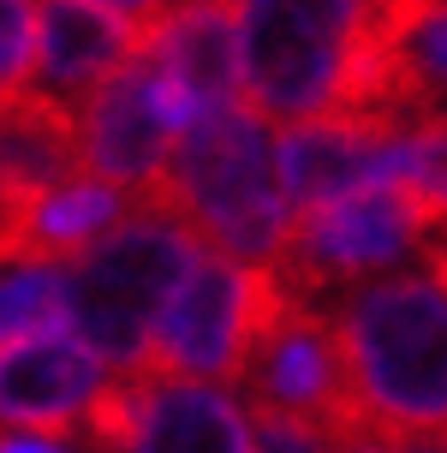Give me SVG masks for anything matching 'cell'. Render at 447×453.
Masks as SVG:
<instances>
[{"label":"cell","mask_w":447,"mask_h":453,"mask_svg":"<svg viewBox=\"0 0 447 453\" xmlns=\"http://www.w3.org/2000/svg\"><path fill=\"white\" fill-rule=\"evenodd\" d=\"M346 394L364 441L447 453V269L376 274L340 293L335 317Z\"/></svg>","instance_id":"cell-1"},{"label":"cell","mask_w":447,"mask_h":453,"mask_svg":"<svg viewBox=\"0 0 447 453\" xmlns=\"http://www.w3.org/2000/svg\"><path fill=\"white\" fill-rule=\"evenodd\" d=\"M150 203L179 215L203 250L268 269L292 226L281 167H274V126L257 119L245 102L197 113L179 132Z\"/></svg>","instance_id":"cell-2"},{"label":"cell","mask_w":447,"mask_h":453,"mask_svg":"<svg viewBox=\"0 0 447 453\" xmlns=\"http://www.w3.org/2000/svg\"><path fill=\"white\" fill-rule=\"evenodd\" d=\"M197 257V233L179 215H167L161 203H132L126 221L60 269V328L113 376H132L150 352L156 317Z\"/></svg>","instance_id":"cell-3"},{"label":"cell","mask_w":447,"mask_h":453,"mask_svg":"<svg viewBox=\"0 0 447 453\" xmlns=\"http://www.w3.org/2000/svg\"><path fill=\"white\" fill-rule=\"evenodd\" d=\"M388 0H233L239 102L268 126L335 113Z\"/></svg>","instance_id":"cell-4"},{"label":"cell","mask_w":447,"mask_h":453,"mask_svg":"<svg viewBox=\"0 0 447 453\" xmlns=\"http://www.w3.org/2000/svg\"><path fill=\"white\" fill-rule=\"evenodd\" d=\"M429 233H435V215L405 185H364L335 203L292 215L268 274L292 304L322 311V298L352 293L376 274H394V263L429 245Z\"/></svg>","instance_id":"cell-5"},{"label":"cell","mask_w":447,"mask_h":453,"mask_svg":"<svg viewBox=\"0 0 447 453\" xmlns=\"http://www.w3.org/2000/svg\"><path fill=\"white\" fill-rule=\"evenodd\" d=\"M281 311V287L268 269L233 263L203 250L191 274L179 280L167 311L156 317L143 376H179V382H245V364L268 317Z\"/></svg>","instance_id":"cell-6"},{"label":"cell","mask_w":447,"mask_h":453,"mask_svg":"<svg viewBox=\"0 0 447 453\" xmlns=\"http://www.w3.org/2000/svg\"><path fill=\"white\" fill-rule=\"evenodd\" d=\"M84 453H250L245 406L215 382L179 376H108L78 424Z\"/></svg>","instance_id":"cell-7"},{"label":"cell","mask_w":447,"mask_h":453,"mask_svg":"<svg viewBox=\"0 0 447 453\" xmlns=\"http://www.w3.org/2000/svg\"><path fill=\"white\" fill-rule=\"evenodd\" d=\"M72 119H78V173L126 191L132 203H150L179 132L197 113L173 84H161L143 60H132L108 84H96L72 108Z\"/></svg>","instance_id":"cell-8"},{"label":"cell","mask_w":447,"mask_h":453,"mask_svg":"<svg viewBox=\"0 0 447 453\" xmlns=\"http://www.w3.org/2000/svg\"><path fill=\"white\" fill-rule=\"evenodd\" d=\"M250 406H274L292 418H311L335 441H364L352 418V394H346V364H340V340L328 311L316 304H292L281 293V311L250 346L245 364Z\"/></svg>","instance_id":"cell-9"},{"label":"cell","mask_w":447,"mask_h":453,"mask_svg":"<svg viewBox=\"0 0 447 453\" xmlns=\"http://www.w3.org/2000/svg\"><path fill=\"white\" fill-rule=\"evenodd\" d=\"M405 137L412 132H394L381 119H358V113H316V119L281 126L274 167H281L287 209L304 215V209L335 203L364 185H400Z\"/></svg>","instance_id":"cell-10"},{"label":"cell","mask_w":447,"mask_h":453,"mask_svg":"<svg viewBox=\"0 0 447 453\" xmlns=\"http://www.w3.org/2000/svg\"><path fill=\"white\" fill-rule=\"evenodd\" d=\"M108 388V364L84 352L66 328H36L0 346V430L78 435Z\"/></svg>","instance_id":"cell-11"},{"label":"cell","mask_w":447,"mask_h":453,"mask_svg":"<svg viewBox=\"0 0 447 453\" xmlns=\"http://www.w3.org/2000/svg\"><path fill=\"white\" fill-rule=\"evenodd\" d=\"M137 60L173 84L191 113H215L239 102V19L233 0H173L143 24Z\"/></svg>","instance_id":"cell-12"},{"label":"cell","mask_w":447,"mask_h":453,"mask_svg":"<svg viewBox=\"0 0 447 453\" xmlns=\"http://www.w3.org/2000/svg\"><path fill=\"white\" fill-rule=\"evenodd\" d=\"M143 30L113 12H96L84 0H36V72L30 90L78 108L96 84H108L119 66H132Z\"/></svg>","instance_id":"cell-13"},{"label":"cell","mask_w":447,"mask_h":453,"mask_svg":"<svg viewBox=\"0 0 447 453\" xmlns=\"http://www.w3.org/2000/svg\"><path fill=\"white\" fill-rule=\"evenodd\" d=\"M78 173V119L66 102L24 90L0 102V203H24Z\"/></svg>","instance_id":"cell-14"},{"label":"cell","mask_w":447,"mask_h":453,"mask_svg":"<svg viewBox=\"0 0 447 453\" xmlns=\"http://www.w3.org/2000/svg\"><path fill=\"white\" fill-rule=\"evenodd\" d=\"M36 328H60V269L54 263H6L0 269V346Z\"/></svg>","instance_id":"cell-15"},{"label":"cell","mask_w":447,"mask_h":453,"mask_svg":"<svg viewBox=\"0 0 447 453\" xmlns=\"http://www.w3.org/2000/svg\"><path fill=\"white\" fill-rule=\"evenodd\" d=\"M400 185L429 209V215H435V226H447V113L405 137Z\"/></svg>","instance_id":"cell-16"},{"label":"cell","mask_w":447,"mask_h":453,"mask_svg":"<svg viewBox=\"0 0 447 453\" xmlns=\"http://www.w3.org/2000/svg\"><path fill=\"white\" fill-rule=\"evenodd\" d=\"M36 72V0H0V102L30 90Z\"/></svg>","instance_id":"cell-17"},{"label":"cell","mask_w":447,"mask_h":453,"mask_svg":"<svg viewBox=\"0 0 447 453\" xmlns=\"http://www.w3.org/2000/svg\"><path fill=\"white\" fill-rule=\"evenodd\" d=\"M245 424H250V453H335L340 448L322 424L274 411V406H245Z\"/></svg>","instance_id":"cell-18"},{"label":"cell","mask_w":447,"mask_h":453,"mask_svg":"<svg viewBox=\"0 0 447 453\" xmlns=\"http://www.w3.org/2000/svg\"><path fill=\"white\" fill-rule=\"evenodd\" d=\"M0 453H84L78 435H30V430H0Z\"/></svg>","instance_id":"cell-19"},{"label":"cell","mask_w":447,"mask_h":453,"mask_svg":"<svg viewBox=\"0 0 447 453\" xmlns=\"http://www.w3.org/2000/svg\"><path fill=\"white\" fill-rule=\"evenodd\" d=\"M84 6H96V12H113V19H126V24H137V30H143V24L161 19L173 0H84Z\"/></svg>","instance_id":"cell-20"},{"label":"cell","mask_w":447,"mask_h":453,"mask_svg":"<svg viewBox=\"0 0 447 453\" xmlns=\"http://www.w3.org/2000/svg\"><path fill=\"white\" fill-rule=\"evenodd\" d=\"M424 257H429V263H435V269H447V226H435V233H429Z\"/></svg>","instance_id":"cell-21"},{"label":"cell","mask_w":447,"mask_h":453,"mask_svg":"<svg viewBox=\"0 0 447 453\" xmlns=\"http://www.w3.org/2000/svg\"><path fill=\"white\" fill-rule=\"evenodd\" d=\"M335 453H394V448H381V441H340Z\"/></svg>","instance_id":"cell-22"}]
</instances>
